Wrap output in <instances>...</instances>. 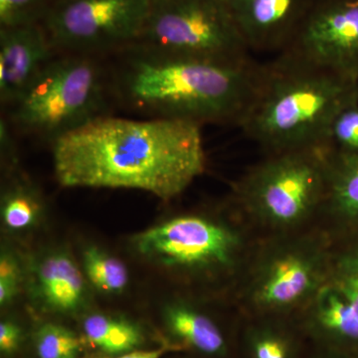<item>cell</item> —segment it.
I'll return each instance as SVG.
<instances>
[{"mask_svg":"<svg viewBox=\"0 0 358 358\" xmlns=\"http://www.w3.org/2000/svg\"><path fill=\"white\" fill-rule=\"evenodd\" d=\"M331 166L324 147L268 154L240 181L238 197L262 222L293 227L324 206Z\"/></svg>","mask_w":358,"mask_h":358,"instance_id":"5b68a950","label":"cell"},{"mask_svg":"<svg viewBox=\"0 0 358 358\" xmlns=\"http://www.w3.org/2000/svg\"><path fill=\"white\" fill-rule=\"evenodd\" d=\"M54 48L42 26L0 28V101L13 106L40 71L54 58Z\"/></svg>","mask_w":358,"mask_h":358,"instance_id":"7c38bea8","label":"cell"},{"mask_svg":"<svg viewBox=\"0 0 358 358\" xmlns=\"http://www.w3.org/2000/svg\"><path fill=\"white\" fill-rule=\"evenodd\" d=\"M322 279V263L317 251L308 247H284L259 266L252 298L266 310H287L319 293Z\"/></svg>","mask_w":358,"mask_h":358,"instance_id":"30bf717a","label":"cell"},{"mask_svg":"<svg viewBox=\"0 0 358 358\" xmlns=\"http://www.w3.org/2000/svg\"><path fill=\"white\" fill-rule=\"evenodd\" d=\"M35 345L39 358H76L82 343L70 329L47 324L37 331Z\"/></svg>","mask_w":358,"mask_h":358,"instance_id":"44dd1931","label":"cell"},{"mask_svg":"<svg viewBox=\"0 0 358 358\" xmlns=\"http://www.w3.org/2000/svg\"><path fill=\"white\" fill-rule=\"evenodd\" d=\"M357 91H358V81H357Z\"/></svg>","mask_w":358,"mask_h":358,"instance_id":"4dcf8cb0","label":"cell"},{"mask_svg":"<svg viewBox=\"0 0 358 358\" xmlns=\"http://www.w3.org/2000/svg\"><path fill=\"white\" fill-rule=\"evenodd\" d=\"M322 147L331 159L358 155V91L334 115Z\"/></svg>","mask_w":358,"mask_h":358,"instance_id":"ac0fdd59","label":"cell"},{"mask_svg":"<svg viewBox=\"0 0 358 358\" xmlns=\"http://www.w3.org/2000/svg\"><path fill=\"white\" fill-rule=\"evenodd\" d=\"M339 284L345 285V286L350 287V288L358 291V274L343 275Z\"/></svg>","mask_w":358,"mask_h":358,"instance_id":"f546056e","label":"cell"},{"mask_svg":"<svg viewBox=\"0 0 358 358\" xmlns=\"http://www.w3.org/2000/svg\"><path fill=\"white\" fill-rule=\"evenodd\" d=\"M282 53L357 83L358 0L315 2Z\"/></svg>","mask_w":358,"mask_h":358,"instance_id":"ba28073f","label":"cell"},{"mask_svg":"<svg viewBox=\"0 0 358 358\" xmlns=\"http://www.w3.org/2000/svg\"><path fill=\"white\" fill-rule=\"evenodd\" d=\"M317 1H320V0H317Z\"/></svg>","mask_w":358,"mask_h":358,"instance_id":"1f68e13d","label":"cell"},{"mask_svg":"<svg viewBox=\"0 0 358 358\" xmlns=\"http://www.w3.org/2000/svg\"><path fill=\"white\" fill-rule=\"evenodd\" d=\"M133 45L121 82L134 107L157 117L239 124L261 65L179 57Z\"/></svg>","mask_w":358,"mask_h":358,"instance_id":"7a4b0ae2","label":"cell"},{"mask_svg":"<svg viewBox=\"0 0 358 358\" xmlns=\"http://www.w3.org/2000/svg\"><path fill=\"white\" fill-rule=\"evenodd\" d=\"M37 284L47 306L58 312H73L81 306L85 294L82 273L65 254L46 257L37 268Z\"/></svg>","mask_w":358,"mask_h":358,"instance_id":"4fadbf2b","label":"cell"},{"mask_svg":"<svg viewBox=\"0 0 358 358\" xmlns=\"http://www.w3.org/2000/svg\"><path fill=\"white\" fill-rule=\"evenodd\" d=\"M56 0H0V28L39 24Z\"/></svg>","mask_w":358,"mask_h":358,"instance_id":"7402d4cb","label":"cell"},{"mask_svg":"<svg viewBox=\"0 0 358 358\" xmlns=\"http://www.w3.org/2000/svg\"><path fill=\"white\" fill-rule=\"evenodd\" d=\"M136 248L171 266L227 267L240 250L234 231L201 216H180L141 233Z\"/></svg>","mask_w":358,"mask_h":358,"instance_id":"9c48e42d","label":"cell"},{"mask_svg":"<svg viewBox=\"0 0 358 358\" xmlns=\"http://www.w3.org/2000/svg\"><path fill=\"white\" fill-rule=\"evenodd\" d=\"M343 275L358 274V248L346 255L341 263Z\"/></svg>","mask_w":358,"mask_h":358,"instance_id":"484cf974","label":"cell"},{"mask_svg":"<svg viewBox=\"0 0 358 358\" xmlns=\"http://www.w3.org/2000/svg\"><path fill=\"white\" fill-rule=\"evenodd\" d=\"M152 0H56L42 21L55 50L90 55L140 39Z\"/></svg>","mask_w":358,"mask_h":358,"instance_id":"52a82bcc","label":"cell"},{"mask_svg":"<svg viewBox=\"0 0 358 358\" xmlns=\"http://www.w3.org/2000/svg\"><path fill=\"white\" fill-rule=\"evenodd\" d=\"M54 173L67 188H124L171 200L203 173L201 124L101 117L52 141Z\"/></svg>","mask_w":358,"mask_h":358,"instance_id":"6da1fadb","label":"cell"},{"mask_svg":"<svg viewBox=\"0 0 358 358\" xmlns=\"http://www.w3.org/2000/svg\"><path fill=\"white\" fill-rule=\"evenodd\" d=\"M152 1H154V0H152Z\"/></svg>","mask_w":358,"mask_h":358,"instance_id":"d6a6232c","label":"cell"},{"mask_svg":"<svg viewBox=\"0 0 358 358\" xmlns=\"http://www.w3.org/2000/svg\"><path fill=\"white\" fill-rule=\"evenodd\" d=\"M315 320L324 333L345 341H358L357 313L336 287H324L317 294Z\"/></svg>","mask_w":358,"mask_h":358,"instance_id":"2e32d148","label":"cell"},{"mask_svg":"<svg viewBox=\"0 0 358 358\" xmlns=\"http://www.w3.org/2000/svg\"><path fill=\"white\" fill-rule=\"evenodd\" d=\"M18 268L13 259L2 256L0 261V281L17 284Z\"/></svg>","mask_w":358,"mask_h":358,"instance_id":"d4e9b609","label":"cell"},{"mask_svg":"<svg viewBox=\"0 0 358 358\" xmlns=\"http://www.w3.org/2000/svg\"><path fill=\"white\" fill-rule=\"evenodd\" d=\"M105 85L92 56L52 59L13 103V120L26 133L52 141L101 117Z\"/></svg>","mask_w":358,"mask_h":358,"instance_id":"277c9868","label":"cell"},{"mask_svg":"<svg viewBox=\"0 0 358 358\" xmlns=\"http://www.w3.org/2000/svg\"><path fill=\"white\" fill-rule=\"evenodd\" d=\"M136 44L179 57L251 60L226 0H154Z\"/></svg>","mask_w":358,"mask_h":358,"instance_id":"8992f818","label":"cell"},{"mask_svg":"<svg viewBox=\"0 0 358 358\" xmlns=\"http://www.w3.org/2000/svg\"><path fill=\"white\" fill-rule=\"evenodd\" d=\"M16 293L15 282L0 281V303L6 305Z\"/></svg>","mask_w":358,"mask_h":358,"instance_id":"4316f807","label":"cell"},{"mask_svg":"<svg viewBox=\"0 0 358 358\" xmlns=\"http://www.w3.org/2000/svg\"><path fill=\"white\" fill-rule=\"evenodd\" d=\"M169 331L179 341L206 355H220L225 339L218 327L203 313L185 306H173L166 312Z\"/></svg>","mask_w":358,"mask_h":358,"instance_id":"5bb4252c","label":"cell"},{"mask_svg":"<svg viewBox=\"0 0 358 358\" xmlns=\"http://www.w3.org/2000/svg\"><path fill=\"white\" fill-rule=\"evenodd\" d=\"M20 341V327L10 322L0 324V350L3 353H11L17 348Z\"/></svg>","mask_w":358,"mask_h":358,"instance_id":"cb8c5ba5","label":"cell"},{"mask_svg":"<svg viewBox=\"0 0 358 358\" xmlns=\"http://www.w3.org/2000/svg\"><path fill=\"white\" fill-rule=\"evenodd\" d=\"M336 288L341 291V293L348 299L352 303V307L355 308V312L358 315V291L355 289L350 288V287L345 286L343 284H338Z\"/></svg>","mask_w":358,"mask_h":358,"instance_id":"f1b7e54d","label":"cell"},{"mask_svg":"<svg viewBox=\"0 0 358 358\" xmlns=\"http://www.w3.org/2000/svg\"><path fill=\"white\" fill-rule=\"evenodd\" d=\"M84 331L90 343L110 355L131 352L143 339L140 329L131 322L103 315L87 317Z\"/></svg>","mask_w":358,"mask_h":358,"instance_id":"e0dca14e","label":"cell"},{"mask_svg":"<svg viewBox=\"0 0 358 358\" xmlns=\"http://www.w3.org/2000/svg\"><path fill=\"white\" fill-rule=\"evenodd\" d=\"M253 358H291L288 341L273 331H259L251 341Z\"/></svg>","mask_w":358,"mask_h":358,"instance_id":"603a6c76","label":"cell"},{"mask_svg":"<svg viewBox=\"0 0 358 358\" xmlns=\"http://www.w3.org/2000/svg\"><path fill=\"white\" fill-rule=\"evenodd\" d=\"M84 268L90 281L101 291L117 293L128 284L126 266L101 250L89 248L85 251Z\"/></svg>","mask_w":358,"mask_h":358,"instance_id":"d6986e66","label":"cell"},{"mask_svg":"<svg viewBox=\"0 0 358 358\" xmlns=\"http://www.w3.org/2000/svg\"><path fill=\"white\" fill-rule=\"evenodd\" d=\"M166 348H157V350H145V352H134L126 353L117 358H159L166 352Z\"/></svg>","mask_w":358,"mask_h":358,"instance_id":"83f0119b","label":"cell"},{"mask_svg":"<svg viewBox=\"0 0 358 358\" xmlns=\"http://www.w3.org/2000/svg\"><path fill=\"white\" fill-rule=\"evenodd\" d=\"M250 52L282 53L317 0H226Z\"/></svg>","mask_w":358,"mask_h":358,"instance_id":"8fae6325","label":"cell"},{"mask_svg":"<svg viewBox=\"0 0 358 358\" xmlns=\"http://www.w3.org/2000/svg\"><path fill=\"white\" fill-rule=\"evenodd\" d=\"M324 205L346 222H358V155L331 159Z\"/></svg>","mask_w":358,"mask_h":358,"instance_id":"9a60e30c","label":"cell"},{"mask_svg":"<svg viewBox=\"0 0 358 358\" xmlns=\"http://www.w3.org/2000/svg\"><path fill=\"white\" fill-rule=\"evenodd\" d=\"M357 93V82L281 53L261 66L238 126L267 154L322 147L334 115Z\"/></svg>","mask_w":358,"mask_h":358,"instance_id":"3957f363","label":"cell"},{"mask_svg":"<svg viewBox=\"0 0 358 358\" xmlns=\"http://www.w3.org/2000/svg\"><path fill=\"white\" fill-rule=\"evenodd\" d=\"M41 211V201L32 187L17 185L4 195L2 217L11 229H22L34 222Z\"/></svg>","mask_w":358,"mask_h":358,"instance_id":"ffe728a7","label":"cell"}]
</instances>
